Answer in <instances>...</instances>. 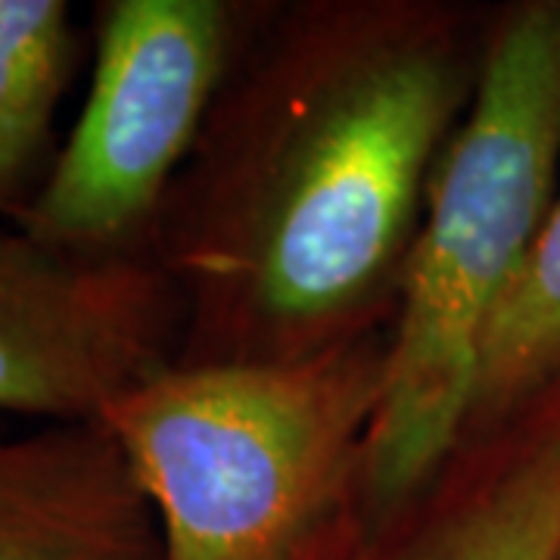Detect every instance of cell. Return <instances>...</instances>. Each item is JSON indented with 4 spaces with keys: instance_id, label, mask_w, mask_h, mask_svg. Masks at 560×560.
<instances>
[{
    "instance_id": "cell-11",
    "label": "cell",
    "mask_w": 560,
    "mask_h": 560,
    "mask_svg": "<svg viewBox=\"0 0 560 560\" xmlns=\"http://www.w3.org/2000/svg\"><path fill=\"white\" fill-rule=\"evenodd\" d=\"M555 386H560V381H558V383H555Z\"/></svg>"
},
{
    "instance_id": "cell-7",
    "label": "cell",
    "mask_w": 560,
    "mask_h": 560,
    "mask_svg": "<svg viewBox=\"0 0 560 560\" xmlns=\"http://www.w3.org/2000/svg\"><path fill=\"white\" fill-rule=\"evenodd\" d=\"M0 560H162V533L103 420L0 440Z\"/></svg>"
},
{
    "instance_id": "cell-5",
    "label": "cell",
    "mask_w": 560,
    "mask_h": 560,
    "mask_svg": "<svg viewBox=\"0 0 560 560\" xmlns=\"http://www.w3.org/2000/svg\"><path fill=\"white\" fill-rule=\"evenodd\" d=\"M184 302L153 256L91 259L0 231V411L101 420L178 359Z\"/></svg>"
},
{
    "instance_id": "cell-10",
    "label": "cell",
    "mask_w": 560,
    "mask_h": 560,
    "mask_svg": "<svg viewBox=\"0 0 560 560\" xmlns=\"http://www.w3.org/2000/svg\"><path fill=\"white\" fill-rule=\"evenodd\" d=\"M551 560H560V545H558V548H555V555H551Z\"/></svg>"
},
{
    "instance_id": "cell-6",
    "label": "cell",
    "mask_w": 560,
    "mask_h": 560,
    "mask_svg": "<svg viewBox=\"0 0 560 560\" xmlns=\"http://www.w3.org/2000/svg\"><path fill=\"white\" fill-rule=\"evenodd\" d=\"M560 545V386L470 433L411 495L355 499L296 560H551Z\"/></svg>"
},
{
    "instance_id": "cell-1",
    "label": "cell",
    "mask_w": 560,
    "mask_h": 560,
    "mask_svg": "<svg viewBox=\"0 0 560 560\" xmlns=\"http://www.w3.org/2000/svg\"><path fill=\"white\" fill-rule=\"evenodd\" d=\"M489 25L448 0L271 3L150 243L184 302L175 361H293L389 330Z\"/></svg>"
},
{
    "instance_id": "cell-9",
    "label": "cell",
    "mask_w": 560,
    "mask_h": 560,
    "mask_svg": "<svg viewBox=\"0 0 560 560\" xmlns=\"http://www.w3.org/2000/svg\"><path fill=\"white\" fill-rule=\"evenodd\" d=\"M560 381V194L482 334L467 433L495 430Z\"/></svg>"
},
{
    "instance_id": "cell-3",
    "label": "cell",
    "mask_w": 560,
    "mask_h": 560,
    "mask_svg": "<svg viewBox=\"0 0 560 560\" xmlns=\"http://www.w3.org/2000/svg\"><path fill=\"white\" fill-rule=\"evenodd\" d=\"M389 330L293 361H172L103 411L162 560H296L355 499Z\"/></svg>"
},
{
    "instance_id": "cell-8",
    "label": "cell",
    "mask_w": 560,
    "mask_h": 560,
    "mask_svg": "<svg viewBox=\"0 0 560 560\" xmlns=\"http://www.w3.org/2000/svg\"><path fill=\"white\" fill-rule=\"evenodd\" d=\"M79 62L62 0H0V215L20 224L54 165V119Z\"/></svg>"
},
{
    "instance_id": "cell-4",
    "label": "cell",
    "mask_w": 560,
    "mask_h": 560,
    "mask_svg": "<svg viewBox=\"0 0 560 560\" xmlns=\"http://www.w3.org/2000/svg\"><path fill=\"white\" fill-rule=\"evenodd\" d=\"M271 3L106 0L88 101L20 231L91 259L150 256L180 168Z\"/></svg>"
},
{
    "instance_id": "cell-2",
    "label": "cell",
    "mask_w": 560,
    "mask_h": 560,
    "mask_svg": "<svg viewBox=\"0 0 560 560\" xmlns=\"http://www.w3.org/2000/svg\"><path fill=\"white\" fill-rule=\"evenodd\" d=\"M560 0L492 13L480 81L427 184L386 340L361 499L389 504L467 433L482 334L558 200Z\"/></svg>"
}]
</instances>
